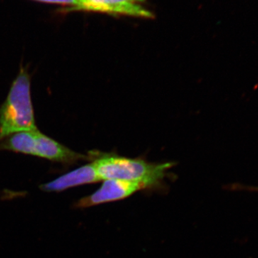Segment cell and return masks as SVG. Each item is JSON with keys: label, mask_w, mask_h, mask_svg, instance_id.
Instances as JSON below:
<instances>
[{"label": "cell", "mask_w": 258, "mask_h": 258, "mask_svg": "<svg viewBox=\"0 0 258 258\" xmlns=\"http://www.w3.org/2000/svg\"><path fill=\"white\" fill-rule=\"evenodd\" d=\"M74 7L61 10L69 12H93L114 16H129L152 19L154 15L143 6L146 0H76Z\"/></svg>", "instance_id": "cell-4"}, {"label": "cell", "mask_w": 258, "mask_h": 258, "mask_svg": "<svg viewBox=\"0 0 258 258\" xmlns=\"http://www.w3.org/2000/svg\"><path fill=\"white\" fill-rule=\"evenodd\" d=\"M40 3H48V4H56L64 5V6L74 7L77 2L76 0H33Z\"/></svg>", "instance_id": "cell-7"}, {"label": "cell", "mask_w": 258, "mask_h": 258, "mask_svg": "<svg viewBox=\"0 0 258 258\" xmlns=\"http://www.w3.org/2000/svg\"><path fill=\"white\" fill-rule=\"evenodd\" d=\"M0 149L44 158L48 160L72 164L87 157L64 147L36 130L13 134L0 142Z\"/></svg>", "instance_id": "cell-3"}, {"label": "cell", "mask_w": 258, "mask_h": 258, "mask_svg": "<svg viewBox=\"0 0 258 258\" xmlns=\"http://www.w3.org/2000/svg\"><path fill=\"white\" fill-rule=\"evenodd\" d=\"M100 180L97 176L92 163H91L67 173L47 184H42L40 188L46 191H60L80 185L92 184Z\"/></svg>", "instance_id": "cell-6"}, {"label": "cell", "mask_w": 258, "mask_h": 258, "mask_svg": "<svg viewBox=\"0 0 258 258\" xmlns=\"http://www.w3.org/2000/svg\"><path fill=\"white\" fill-rule=\"evenodd\" d=\"M242 189H246L247 191H258V186H242Z\"/></svg>", "instance_id": "cell-8"}, {"label": "cell", "mask_w": 258, "mask_h": 258, "mask_svg": "<svg viewBox=\"0 0 258 258\" xmlns=\"http://www.w3.org/2000/svg\"><path fill=\"white\" fill-rule=\"evenodd\" d=\"M30 94V78L21 66L0 108V142L11 134L36 130Z\"/></svg>", "instance_id": "cell-2"}, {"label": "cell", "mask_w": 258, "mask_h": 258, "mask_svg": "<svg viewBox=\"0 0 258 258\" xmlns=\"http://www.w3.org/2000/svg\"><path fill=\"white\" fill-rule=\"evenodd\" d=\"M92 164L100 181L119 180L137 183L144 189L159 184L172 163L152 164L111 154L91 153Z\"/></svg>", "instance_id": "cell-1"}, {"label": "cell", "mask_w": 258, "mask_h": 258, "mask_svg": "<svg viewBox=\"0 0 258 258\" xmlns=\"http://www.w3.org/2000/svg\"><path fill=\"white\" fill-rule=\"evenodd\" d=\"M141 189H144L143 186L137 183L119 180H105L99 189L92 195L80 200L76 206L86 208L124 200Z\"/></svg>", "instance_id": "cell-5"}]
</instances>
